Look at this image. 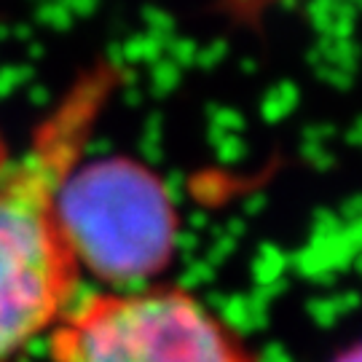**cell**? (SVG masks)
Here are the masks:
<instances>
[{"mask_svg": "<svg viewBox=\"0 0 362 362\" xmlns=\"http://www.w3.org/2000/svg\"><path fill=\"white\" fill-rule=\"evenodd\" d=\"M118 86L113 62L86 67L0 175V362L49 336L78 298L83 274L62 228L59 191Z\"/></svg>", "mask_w": 362, "mask_h": 362, "instance_id": "obj_1", "label": "cell"}, {"mask_svg": "<svg viewBox=\"0 0 362 362\" xmlns=\"http://www.w3.org/2000/svg\"><path fill=\"white\" fill-rule=\"evenodd\" d=\"M46 338L52 362H260L236 327L175 285L76 298Z\"/></svg>", "mask_w": 362, "mask_h": 362, "instance_id": "obj_2", "label": "cell"}, {"mask_svg": "<svg viewBox=\"0 0 362 362\" xmlns=\"http://www.w3.org/2000/svg\"><path fill=\"white\" fill-rule=\"evenodd\" d=\"M59 218L81 274L107 287L153 282L177 250L169 188L132 158H81L62 182Z\"/></svg>", "mask_w": 362, "mask_h": 362, "instance_id": "obj_3", "label": "cell"}, {"mask_svg": "<svg viewBox=\"0 0 362 362\" xmlns=\"http://www.w3.org/2000/svg\"><path fill=\"white\" fill-rule=\"evenodd\" d=\"M11 158H13L11 145H8V140H6V134L0 132V175H3V169L11 164Z\"/></svg>", "mask_w": 362, "mask_h": 362, "instance_id": "obj_4", "label": "cell"}, {"mask_svg": "<svg viewBox=\"0 0 362 362\" xmlns=\"http://www.w3.org/2000/svg\"><path fill=\"white\" fill-rule=\"evenodd\" d=\"M333 362H360V349L357 346H351L349 351H344V354H338Z\"/></svg>", "mask_w": 362, "mask_h": 362, "instance_id": "obj_5", "label": "cell"}]
</instances>
